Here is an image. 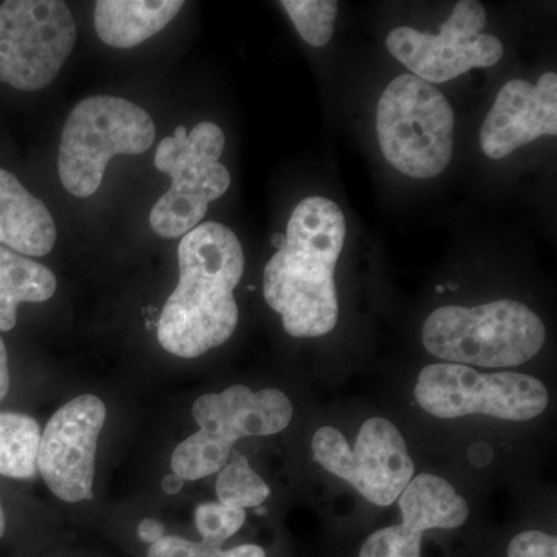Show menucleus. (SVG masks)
<instances>
[{
    "label": "nucleus",
    "mask_w": 557,
    "mask_h": 557,
    "mask_svg": "<svg viewBox=\"0 0 557 557\" xmlns=\"http://www.w3.org/2000/svg\"><path fill=\"white\" fill-rule=\"evenodd\" d=\"M557 134V75L547 72L536 84L508 81L498 91L480 131L486 157L502 160L544 135Z\"/></svg>",
    "instance_id": "4468645a"
},
{
    "label": "nucleus",
    "mask_w": 557,
    "mask_h": 557,
    "mask_svg": "<svg viewBox=\"0 0 557 557\" xmlns=\"http://www.w3.org/2000/svg\"><path fill=\"white\" fill-rule=\"evenodd\" d=\"M203 552L201 542L180 536H164L150 545L148 557H201Z\"/></svg>",
    "instance_id": "5701e85b"
},
{
    "label": "nucleus",
    "mask_w": 557,
    "mask_h": 557,
    "mask_svg": "<svg viewBox=\"0 0 557 557\" xmlns=\"http://www.w3.org/2000/svg\"><path fill=\"white\" fill-rule=\"evenodd\" d=\"M183 485H185V480L180 478V475L174 474V472H172V474L164 475L163 490L164 493L170 494V496L178 494L180 491H182Z\"/></svg>",
    "instance_id": "cd10ccee"
},
{
    "label": "nucleus",
    "mask_w": 557,
    "mask_h": 557,
    "mask_svg": "<svg viewBox=\"0 0 557 557\" xmlns=\"http://www.w3.org/2000/svg\"><path fill=\"white\" fill-rule=\"evenodd\" d=\"M311 448L314 460L325 471L346 480L379 507L398 500L416 471L405 438L386 418L373 417L364 421L354 448L338 429L332 426L317 431Z\"/></svg>",
    "instance_id": "9d476101"
},
{
    "label": "nucleus",
    "mask_w": 557,
    "mask_h": 557,
    "mask_svg": "<svg viewBox=\"0 0 557 557\" xmlns=\"http://www.w3.org/2000/svg\"><path fill=\"white\" fill-rule=\"evenodd\" d=\"M545 336L541 318L518 300L442 307L423 327L429 354L450 364L490 369L525 364L542 350Z\"/></svg>",
    "instance_id": "7ed1b4c3"
},
{
    "label": "nucleus",
    "mask_w": 557,
    "mask_h": 557,
    "mask_svg": "<svg viewBox=\"0 0 557 557\" xmlns=\"http://www.w3.org/2000/svg\"><path fill=\"white\" fill-rule=\"evenodd\" d=\"M156 141V124L145 109L110 95L78 102L62 131L58 172L72 196L86 199L100 189L115 156H139Z\"/></svg>",
    "instance_id": "39448f33"
},
{
    "label": "nucleus",
    "mask_w": 557,
    "mask_h": 557,
    "mask_svg": "<svg viewBox=\"0 0 557 557\" xmlns=\"http://www.w3.org/2000/svg\"><path fill=\"white\" fill-rule=\"evenodd\" d=\"M346 219L335 201L309 197L288 220L284 244L263 271V298L295 338H319L339 317L335 269Z\"/></svg>",
    "instance_id": "f03ea898"
},
{
    "label": "nucleus",
    "mask_w": 557,
    "mask_h": 557,
    "mask_svg": "<svg viewBox=\"0 0 557 557\" xmlns=\"http://www.w3.org/2000/svg\"><path fill=\"white\" fill-rule=\"evenodd\" d=\"M78 38L67 3L7 0L0 5V84L36 91L53 83Z\"/></svg>",
    "instance_id": "1a4fd4ad"
},
{
    "label": "nucleus",
    "mask_w": 557,
    "mask_h": 557,
    "mask_svg": "<svg viewBox=\"0 0 557 557\" xmlns=\"http://www.w3.org/2000/svg\"><path fill=\"white\" fill-rule=\"evenodd\" d=\"M203 548L201 557H267L265 549L252 544L239 545V547L226 549V552H223L222 548H208L205 545Z\"/></svg>",
    "instance_id": "b1692460"
},
{
    "label": "nucleus",
    "mask_w": 557,
    "mask_h": 557,
    "mask_svg": "<svg viewBox=\"0 0 557 557\" xmlns=\"http://www.w3.org/2000/svg\"><path fill=\"white\" fill-rule=\"evenodd\" d=\"M454 110L426 81L401 75L386 87L376 109L381 152L412 178H434L448 168L454 150Z\"/></svg>",
    "instance_id": "423d86ee"
},
{
    "label": "nucleus",
    "mask_w": 557,
    "mask_h": 557,
    "mask_svg": "<svg viewBox=\"0 0 557 557\" xmlns=\"http://www.w3.org/2000/svg\"><path fill=\"white\" fill-rule=\"evenodd\" d=\"M40 428L30 416L0 412V475L32 480L38 474Z\"/></svg>",
    "instance_id": "a211bd4d"
},
{
    "label": "nucleus",
    "mask_w": 557,
    "mask_h": 557,
    "mask_svg": "<svg viewBox=\"0 0 557 557\" xmlns=\"http://www.w3.org/2000/svg\"><path fill=\"white\" fill-rule=\"evenodd\" d=\"M478 454L479 457L472 458L471 460L472 463L478 465V467H485V465L493 460V449L487 445L483 448V453H480V443L472 445L471 449H469V456H478Z\"/></svg>",
    "instance_id": "bb28decb"
},
{
    "label": "nucleus",
    "mask_w": 557,
    "mask_h": 557,
    "mask_svg": "<svg viewBox=\"0 0 557 557\" xmlns=\"http://www.w3.org/2000/svg\"><path fill=\"white\" fill-rule=\"evenodd\" d=\"M403 522L376 531L359 557H420L424 531L454 530L468 520V502L438 475L420 474L398 497Z\"/></svg>",
    "instance_id": "ddd939ff"
},
{
    "label": "nucleus",
    "mask_w": 557,
    "mask_h": 557,
    "mask_svg": "<svg viewBox=\"0 0 557 557\" xmlns=\"http://www.w3.org/2000/svg\"><path fill=\"white\" fill-rule=\"evenodd\" d=\"M10 391V368L9 351H7L5 343L0 338V401L7 397Z\"/></svg>",
    "instance_id": "a878e982"
},
{
    "label": "nucleus",
    "mask_w": 557,
    "mask_h": 557,
    "mask_svg": "<svg viewBox=\"0 0 557 557\" xmlns=\"http://www.w3.org/2000/svg\"><path fill=\"white\" fill-rule=\"evenodd\" d=\"M300 38L313 47L330 42L335 28L338 2L335 0H284L281 2Z\"/></svg>",
    "instance_id": "aec40b11"
},
{
    "label": "nucleus",
    "mask_w": 557,
    "mask_h": 557,
    "mask_svg": "<svg viewBox=\"0 0 557 557\" xmlns=\"http://www.w3.org/2000/svg\"><path fill=\"white\" fill-rule=\"evenodd\" d=\"M177 259V287L161 311L157 336L171 355L199 358L237 327L234 289L244 276V249L228 226L205 222L183 236Z\"/></svg>",
    "instance_id": "f257e3e1"
},
{
    "label": "nucleus",
    "mask_w": 557,
    "mask_h": 557,
    "mask_svg": "<svg viewBox=\"0 0 557 557\" xmlns=\"http://www.w3.org/2000/svg\"><path fill=\"white\" fill-rule=\"evenodd\" d=\"M199 431L183 440L171 458L174 474L200 480L228 463L234 445L245 437L278 434L292 423L293 406L277 388L255 392L236 384L218 394H205L193 406Z\"/></svg>",
    "instance_id": "20e7f679"
},
{
    "label": "nucleus",
    "mask_w": 557,
    "mask_h": 557,
    "mask_svg": "<svg viewBox=\"0 0 557 557\" xmlns=\"http://www.w3.org/2000/svg\"><path fill=\"white\" fill-rule=\"evenodd\" d=\"M416 398L421 408L438 418L486 416L509 421L533 420L549 403L547 387L534 376L480 373L450 362L421 370Z\"/></svg>",
    "instance_id": "6e6552de"
},
{
    "label": "nucleus",
    "mask_w": 557,
    "mask_h": 557,
    "mask_svg": "<svg viewBox=\"0 0 557 557\" xmlns=\"http://www.w3.org/2000/svg\"><path fill=\"white\" fill-rule=\"evenodd\" d=\"M508 557H557V539L544 531H523L509 544Z\"/></svg>",
    "instance_id": "4be33fe9"
},
{
    "label": "nucleus",
    "mask_w": 557,
    "mask_h": 557,
    "mask_svg": "<svg viewBox=\"0 0 557 557\" xmlns=\"http://www.w3.org/2000/svg\"><path fill=\"white\" fill-rule=\"evenodd\" d=\"M247 520L245 509L226 507L218 502H208L196 508V527L201 544L208 548H222Z\"/></svg>",
    "instance_id": "412c9836"
},
{
    "label": "nucleus",
    "mask_w": 557,
    "mask_h": 557,
    "mask_svg": "<svg viewBox=\"0 0 557 557\" xmlns=\"http://www.w3.org/2000/svg\"><path fill=\"white\" fill-rule=\"evenodd\" d=\"M106 417L100 398L79 395L58 409L40 434L38 471L51 493L67 504L94 498L95 458Z\"/></svg>",
    "instance_id": "f8f14e48"
},
{
    "label": "nucleus",
    "mask_w": 557,
    "mask_h": 557,
    "mask_svg": "<svg viewBox=\"0 0 557 557\" xmlns=\"http://www.w3.org/2000/svg\"><path fill=\"white\" fill-rule=\"evenodd\" d=\"M220 504L247 509L260 507L270 497V486L249 467L248 458L233 450L228 463L219 471L215 482Z\"/></svg>",
    "instance_id": "6ab92c4d"
},
{
    "label": "nucleus",
    "mask_w": 557,
    "mask_h": 557,
    "mask_svg": "<svg viewBox=\"0 0 557 557\" xmlns=\"http://www.w3.org/2000/svg\"><path fill=\"white\" fill-rule=\"evenodd\" d=\"M54 292L53 271L0 245V332L16 327L21 304L46 302Z\"/></svg>",
    "instance_id": "f3484780"
},
{
    "label": "nucleus",
    "mask_w": 557,
    "mask_h": 557,
    "mask_svg": "<svg viewBox=\"0 0 557 557\" xmlns=\"http://www.w3.org/2000/svg\"><path fill=\"white\" fill-rule=\"evenodd\" d=\"M166 536V527L160 520L146 518L139 522L138 537L146 544H156L161 537Z\"/></svg>",
    "instance_id": "393cba45"
},
{
    "label": "nucleus",
    "mask_w": 557,
    "mask_h": 557,
    "mask_svg": "<svg viewBox=\"0 0 557 557\" xmlns=\"http://www.w3.org/2000/svg\"><path fill=\"white\" fill-rule=\"evenodd\" d=\"M54 244L57 225L47 205L0 168V245L25 258H42Z\"/></svg>",
    "instance_id": "2eb2a0df"
},
{
    "label": "nucleus",
    "mask_w": 557,
    "mask_h": 557,
    "mask_svg": "<svg viewBox=\"0 0 557 557\" xmlns=\"http://www.w3.org/2000/svg\"><path fill=\"white\" fill-rule=\"evenodd\" d=\"M225 134L218 124L201 121L193 131L178 126L157 148V170L170 175L171 188L150 211L153 233L164 239H177L200 225L211 201L230 189L231 175L220 163Z\"/></svg>",
    "instance_id": "0eeeda50"
},
{
    "label": "nucleus",
    "mask_w": 557,
    "mask_h": 557,
    "mask_svg": "<svg viewBox=\"0 0 557 557\" xmlns=\"http://www.w3.org/2000/svg\"><path fill=\"white\" fill-rule=\"evenodd\" d=\"M486 11L475 0H460L438 35L399 27L388 33L387 49L417 78L446 83L469 70L491 67L504 57V44L482 33Z\"/></svg>",
    "instance_id": "9b49d317"
},
{
    "label": "nucleus",
    "mask_w": 557,
    "mask_h": 557,
    "mask_svg": "<svg viewBox=\"0 0 557 557\" xmlns=\"http://www.w3.org/2000/svg\"><path fill=\"white\" fill-rule=\"evenodd\" d=\"M5 511H3L2 502H0V537H3V534H5Z\"/></svg>",
    "instance_id": "c85d7f7f"
},
{
    "label": "nucleus",
    "mask_w": 557,
    "mask_h": 557,
    "mask_svg": "<svg viewBox=\"0 0 557 557\" xmlns=\"http://www.w3.org/2000/svg\"><path fill=\"white\" fill-rule=\"evenodd\" d=\"M180 0H100L95 3V30L115 49H132L159 35L183 9Z\"/></svg>",
    "instance_id": "dca6fc26"
}]
</instances>
